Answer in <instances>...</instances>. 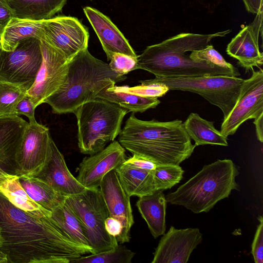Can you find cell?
I'll return each mask as SVG.
<instances>
[{
	"instance_id": "cell-1",
	"label": "cell",
	"mask_w": 263,
	"mask_h": 263,
	"mask_svg": "<svg viewBox=\"0 0 263 263\" xmlns=\"http://www.w3.org/2000/svg\"><path fill=\"white\" fill-rule=\"evenodd\" d=\"M51 212H27L0 193V250L8 263H71L92 253L51 218Z\"/></svg>"
},
{
	"instance_id": "cell-2",
	"label": "cell",
	"mask_w": 263,
	"mask_h": 263,
	"mask_svg": "<svg viewBox=\"0 0 263 263\" xmlns=\"http://www.w3.org/2000/svg\"><path fill=\"white\" fill-rule=\"evenodd\" d=\"M227 30L212 34L181 33L159 43L147 46L138 56V69L153 73L156 78L227 76L238 77L237 68H223L206 61H196L191 52L210 44L215 37L225 36Z\"/></svg>"
},
{
	"instance_id": "cell-3",
	"label": "cell",
	"mask_w": 263,
	"mask_h": 263,
	"mask_svg": "<svg viewBox=\"0 0 263 263\" xmlns=\"http://www.w3.org/2000/svg\"><path fill=\"white\" fill-rule=\"evenodd\" d=\"M118 141L132 154L156 164L179 165L192 155L196 147L181 120L144 121L134 114L127 119Z\"/></svg>"
},
{
	"instance_id": "cell-4",
	"label": "cell",
	"mask_w": 263,
	"mask_h": 263,
	"mask_svg": "<svg viewBox=\"0 0 263 263\" xmlns=\"http://www.w3.org/2000/svg\"><path fill=\"white\" fill-rule=\"evenodd\" d=\"M126 78L86 48L69 61L64 84L45 103L51 106L54 114L73 113L82 104L96 99L102 90Z\"/></svg>"
},
{
	"instance_id": "cell-5",
	"label": "cell",
	"mask_w": 263,
	"mask_h": 263,
	"mask_svg": "<svg viewBox=\"0 0 263 263\" xmlns=\"http://www.w3.org/2000/svg\"><path fill=\"white\" fill-rule=\"evenodd\" d=\"M237 167L230 159L218 160L204 165L175 191L165 196L166 202L181 205L195 214L207 213L232 191L239 190Z\"/></svg>"
},
{
	"instance_id": "cell-6",
	"label": "cell",
	"mask_w": 263,
	"mask_h": 263,
	"mask_svg": "<svg viewBox=\"0 0 263 263\" xmlns=\"http://www.w3.org/2000/svg\"><path fill=\"white\" fill-rule=\"evenodd\" d=\"M128 111L99 98L87 102L73 112L77 118L78 147L81 153L94 154L119 135Z\"/></svg>"
},
{
	"instance_id": "cell-7",
	"label": "cell",
	"mask_w": 263,
	"mask_h": 263,
	"mask_svg": "<svg viewBox=\"0 0 263 263\" xmlns=\"http://www.w3.org/2000/svg\"><path fill=\"white\" fill-rule=\"evenodd\" d=\"M65 202L82 223L92 254L117 247L116 238L110 235L105 228V221L109 214L99 187L86 189L79 194L67 196Z\"/></svg>"
},
{
	"instance_id": "cell-8",
	"label": "cell",
	"mask_w": 263,
	"mask_h": 263,
	"mask_svg": "<svg viewBox=\"0 0 263 263\" xmlns=\"http://www.w3.org/2000/svg\"><path fill=\"white\" fill-rule=\"evenodd\" d=\"M245 79L227 76L156 78L148 80L165 85L169 90L190 91L200 95L219 108L223 119L234 106Z\"/></svg>"
},
{
	"instance_id": "cell-9",
	"label": "cell",
	"mask_w": 263,
	"mask_h": 263,
	"mask_svg": "<svg viewBox=\"0 0 263 263\" xmlns=\"http://www.w3.org/2000/svg\"><path fill=\"white\" fill-rule=\"evenodd\" d=\"M40 40L24 39L14 50L0 49V81L23 85L28 89L34 83L42 62Z\"/></svg>"
},
{
	"instance_id": "cell-10",
	"label": "cell",
	"mask_w": 263,
	"mask_h": 263,
	"mask_svg": "<svg viewBox=\"0 0 263 263\" xmlns=\"http://www.w3.org/2000/svg\"><path fill=\"white\" fill-rule=\"evenodd\" d=\"M49 128L37 122H28L16 157V175L33 177L48 161L51 152Z\"/></svg>"
},
{
	"instance_id": "cell-11",
	"label": "cell",
	"mask_w": 263,
	"mask_h": 263,
	"mask_svg": "<svg viewBox=\"0 0 263 263\" xmlns=\"http://www.w3.org/2000/svg\"><path fill=\"white\" fill-rule=\"evenodd\" d=\"M40 41L42 62L34 83L26 92L35 107L45 103L63 85L69 62L59 50L45 39Z\"/></svg>"
},
{
	"instance_id": "cell-12",
	"label": "cell",
	"mask_w": 263,
	"mask_h": 263,
	"mask_svg": "<svg viewBox=\"0 0 263 263\" xmlns=\"http://www.w3.org/2000/svg\"><path fill=\"white\" fill-rule=\"evenodd\" d=\"M253 69L245 79L237 101L221 124L220 132L226 137L234 135L248 120L255 119L263 113V70Z\"/></svg>"
},
{
	"instance_id": "cell-13",
	"label": "cell",
	"mask_w": 263,
	"mask_h": 263,
	"mask_svg": "<svg viewBox=\"0 0 263 263\" xmlns=\"http://www.w3.org/2000/svg\"><path fill=\"white\" fill-rule=\"evenodd\" d=\"M42 28V39L59 50L68 61L88 48V29L76 17L57 16L43 20Z\"/></svg>"
},
{
	"instance_id": "cell-14",
	"label": "cell",
	"mask_w": 263,
	"mask_h": 263,
	"mask_svg": "<svg viewBox=\"0 0 263 263\" xmlns=\"http://www.w3.org/2000/svg\"><path fill=\"white\" fill-rule=\"evenodd\" d=\"M125 149L114 140L99 152L85 157L78 167V181L87 189L98 188L105 176L126 159Z\"/></svg>"
},
{
	"instance_id": "cell-15",
	"label": "cell",
	"mask_w": 263,
	"mask_h": 263,
	"mask_svg": "<svg viewBox=\"0 0 263 263\" xmlns=\"http://www.w3.org/2000/svg\"><path fill=\"white\" fill-rule=\"evenodd\" d=\"M99 189L109 216L116 218L121 224V233L116 237L118 243L129 242L130 229L134 223L130 197L123 189L115 170L105 175Z\"/></svg>"
},
{
	"instance_id": "cell-16",
	"label": "cell",
	"mask_w": 263,
	"mask_h": 263,
	"mask_svg": "<svg viewBox=\"0 0 263 263\" xmlns=\"http://www.w3.org/2000/svg\"><path fill=\"white\" fill-rule=\"evenodd\" d=\"M162 235L152 263H186L202 240V234L198 228L177 229L171 226Z\"/></svg>"
},
{
	"instance_id": "cell-17",
	"label": "cell",
	"mask_w": 263,
	"mask_h": 263,
	"mask_svg": "<svg viewBox=\"0 0 263 263\" xmlns=\"http://www.w3.org/2000/svg\"><path fill=\"white\" fill-rule=\"evenodd\" d=\"M263 12L256 14L254 21L244 27L227 45L226 52L236 59L246 72L260 68L263 53L259 47V37H262Z\"/></svg>"
},
{
	"instance_id": "cell-18",
	"label": "cell",
	"mask_w": 263,
	"mask_h": 263,
	"mask_svg": "<svg viewBox=\"0 0 263 263\" xmlns=\"http://www.w3.org/2000/svg\"><path fill=\"white\" fill-rule=\"evenodd\" d=\"M83 11L97 34L108 61L115 53L138 57L127 40L109 17L90 7H84Z\"/></svg>"
},
{
	"instance_id": "cell-19",
	"label": "cell",
	"mask_w": 263,
	"mask_h": 263,
	"mask_svg": "<svg viewBox=\"0 0 263 263\" xmlns=\"http://www.w3.org/2000/svg\"><path fill=\"white\" fill-rule=\"evenodd\" d=\"M65 196L79 194L87 188L82 185L68 170L64 156L53 140L49 158L36 176Z\"/></svg>"
},
{
	"instance_id": "cell-20",
	"label": "cell",
	"mask_w": 263,
	"mask_h": 263,
	"mask_svg": "<svg viewBox=\"0 0 263 263\" xmlns=\"http://www.w3.org/2000/svg\"><path fill=\"white\" fill-rule=\"evenodd\" d=\"M28 122L18 116L0 117V166L16 175V157Z\"/></svg>"
},
{
	"instance_id": "cell-21",
	"label": "cell",
	"mask_w": 263,
	"mask_h": 263,
	"mask_svg": "<svg viewBox=\"0 0 263 263\" xmlns=\"http://www.w3.org/2000/svg\"><path fill=\"white\" fill-rule=\"evenodd\" d=\"M136 205L154 238L163 235L166 230V200L163 191L157 190L139 197Z\"/></svg>"
},
{
	"instance_id": "cell-22",
	"label": "cell",
	"mask_w": 263,
	"mask_h": 263,
	"mask_svg": "<svg viewBox=\"0 0 263 263\" xmlns=\"http://www.w3.org/2000/svg\"><path fill=\"white\" fill-rule=\"evenodd\" d=\"M13 16L21 19L43 21L60 11L67 0H6Z\"/></svg>"
},
{
	"instance_id": "cell-23",
	"label": "cell",
	"mask_w": 263,
	"mask_h": 263,
	"mask_svg": "<svg viewBox=\"0 0 263 263\" xmlns=\"http://www.w3.org/2000/svg\"><path fill=\"white\" fill-rule=\"evenodd\" d=\"M115 171L123 189L130 197H142L156 191L153 171L138 168L124 163Z\"/></svg>"
},
{
	"instance_id": "cell-24",
	"label": "cell",
	"mask_w": 263,
	"mask_h": 263,
	"mask_svg": "<svg viewBox=\"0 0 263 263\" xmlns=\"http://www.w3.org/2000/svg\"><path fill=\"white\" fill-rule=\"evenodd\" d=\"M43 21H32L12 17L0 35L1 47L6 51L14 50L21 41L35 37L39 40L44 35Z\"/></svg>"
},
{
	"instance_id": "cell-25",
	"label": "cell",
	"mask_w": 263,
	"mask_h": 263,
	"mask_svg": "<svg viewBox=\"0 0 263 263\" xmlns=\"http://www.w3.org/2000/svg\"><path fill=\"white\" fill-rule=\"evenodd\" d=\"M20 182L27 195L35 203L50 212L63 204L66 196L35 177H19Z\"/></svg>"
},
{
	"instance_id": "cell-26",
	"label": "cell",
	"mask_w": 263,
	"mask_h": 263,
	"mask_svg": "<svg viewBox=\"0 0 263 263\" xmlns=\"http://www.w3.org/2000/svg\"><path fill=\"white\" fill-rule=\"evenodd\" d=\"M183 125L196 146L206 144L228 145V137L215 128L214 122L203 119L198 114L191 112Z\"/></svg>"
},
{
	"instance_id": "cell-27",
	"label": "cell",
	"mask_w": 263,
	"mask_h": 263,
	"mask_svg": "<svg viewBox=\"0 0 263 263\" xmlns=\"http://www.w3.org/2000/svg\"><path fill=\"white\" fill-rule=\"evenodd\" d=\"M97 98L116 104L128 111L143 112L157 106L160 101L157 98L146 97L122 91L114 85L102 90Z\"/></svg>"
},
{
	"instance_id": "cell-28",
	"label": "cell",
	"mask_w": 263,
	"mask_h": 263,
	"mask_svg": "<svg viewBox=\"0 0 263 263\" xmlns=\"http://www.w3.org/2000/svg\"><path fill=\"white\" fill-rule=\"evenodd\" d=\"M0 193L12 204L27 212H47L33 201L22 187L19 177L5 172L0 166Z\"/></svg>"
},
{
	"instance_id": "cell-29",
	"label": "cell",
	"mask_w": 263,
	"mask_h": 263,
	"mask_svg": "<svg viewBox=\"0 0 263 263\" xmlns=\"http://www.w3.org/2000/svg\"><path fill=\"white\" fill-rule=\"evenodd\" d=\"M51 218L73 241L89 247L82 223L65 202L51 212Z\"/></svg>"
},
{
	"instance_id": "cell-30",
	"label": "cell",
	"mask_w": 263,
	"mask_h": 263,
	"mask_svg": "<svg viewBox=\"0 0 263 263\" xmlns=\"http://www.w3.org/2000/svg\"><path fill=\"white\" fill-rule=\"evenodd\" d=\"M28 90L23 85L0 81V117L15 115L16 106Z\"/></svg>"
},
{
	"instance_id": "cell-31",
	"label": "cell",
	"mask_w": 263,
	"mask_h": 263,
	"mask_svg": "<svg viewBox=\"0 0 263 263\" xmlns=\"http://www.w3.org/2000/svg\"><path fill=\"white\" fill-rule=\"evenodd\" d=\"M135 253L126 247L118 245L109 251L82 256L71 263H130Z\"/></svg>"
},
{
	"instance_id": "cell-32",
	"label": "cell",
	"mask_w": 263,
	"mask_h": 263,
	"mask_svg": "<svg viewBox=\"0 0 263 263\" xmlns=\"http://www.w3.org/2000/svg\"><path fill=\"white\" fill-rule=\"evenodd\" d=\"M184 171L179 165L173 164H157L153 171L154 183L157 190L171 189L180 182Z\"/></svg>"
},
{
	"instance_id": "cell-33",
	"label": "cell",
	"mask_w": 263,
	"mask_h": 263,
	"mask_svg": "<svg viewBox=\"0 0 263 263\" xmlns=\"http://www.w3.org/2000/svg\"><path fill=\"white\" fill-rule=\"evenodd\" d=\"M140 84L134 86H118L122 90L132 94L146 97L158 98L166 94L169 89L164 85L153 83L148 80L140 81Z\"/></svg>"
},
{
	"instance_id": "cell-34",
	"label": "cell",
	"mask_w": 263,
	"mask_h": 263,
	"mask_svg": "<svg viewBox=\"0 0 263 263\" xmlns=\"http://www.w3.org/2000/svg\"><path fill=\"white\" fill-rule=\"evenodd\" d=\"M190 57L196 61H206L223 68L236 69L232 64L227 62L222 55L211 44L202 49L193 51Z\"/></svg>"
},
{
	"instance_id": "cell-35",
	"label": "cell",
	"mask_w": 263,
	"mask_h": 263,
	"mask_svg": "<svg viewBox=\"0 0 263 263\" xmlns=\"http://www.w3.org/2000/svg\"><path fill=\"white\" fill-rule=\"evenodd\" d=\"M108 65L111 70L117 74L125 76L129 72L138 69V57L115 53L112 55Z\"/></svg>"
},
{
	"instance_id": "cell-36",
	"label": "cell",
	"mask_w": 263,
	"mask_h": 263,
	"mask_svg": "<svg viewBox=\"0 0 263 263\" xmlns=\"http://www.w3.org/2000/svg\"><path fill=\"white\" fill-rule=\"evenodd\" d=\"M259 224L257 227L252 244L251 253L255 263L263 262V217L258 218Z\"/></svg>"
},
{
	"instance_id": "cell-37",
	"label": "cell",
	"mask_w": 263,
	"mask_h": 263,
	"mask_svg": "<svg viewBox=\"0 0 263 263\" xmlns=\"http://www.w3.org/2000/svg\"><path fill=\"white\" fill-rule=\"evenodd\" d=\"M35 107L31 97L26 95L18 102L15 109V114L16 116L24 115L29 119V122H34V110Z\"/></svg>"
},
{
	"instance_id": "cell-38",
	"label": "cell",
	"mask_w": 263,
	"mask_h": 263,
	"mask_svg": "<svg viewBox=\"0 0 263 263\" xmlns=\"http://www.w3.org/2000/svg\"><path fill=\"white\" fill-rule=\"evenodd\" d=\"M123 163L136 168L149 171H153L157 165L153 161L136 154H133V156L126 159Z\"/></svg>"
},
{
	"instance_id": "cell-39",
	"label": "cell",
	"mask_w": 263,
	"mask_h": 263,
	"mask_svg": "<svg viewBox=\"0 0 263 263\" xmlns=\"http://www.w3.org/2000/svg\"><path fill=\"white\" fill-rule=\"evenodd\" d=\"M13 17V11L6 0H0V35L8 23Z\"/></svg>"
},
{
	"instance_id": "cell-40",
	"label": "cell",
	"mask_w": 263,
	"mask_h": 263,
	"mask_svg": "<svg viewBox=\"0 0 263 263\" xmlns=\"http://www.w3.org/2000/svg\"><path fill=\"white\" fill-rule=\"evenodd\" d=\"M105 228L110 235L116 238L121 233L122 226L119 221L109 216L105 221Z\"/></svg>"
},
{
	"instance_id": "cell-41",
	"label": "cell",
	"mask_w": 263,
	"mask_h": 263,
	"mask_svg": "<svg viewBox=\"0 0 263 263\" xmlns=\"http://www.w3.org/2000/svg\"><path fill=\"white\" fill-rule=\"evenodd\" d=\"M248 12L257 14L263 12V0H242Z\"/></svg>"
},
{
	"instance_id": "cell-42",
	"label": "cell",
	"mask_w": 263,
	"mask_h": 263,
	"mask_svg": "<svg viewBox=\"0 0 263 263\" xmlns=\"http://www.w3.org/2000/svg\"><path fill=\"white\" fill-rule=\"evenodd\" d=\"M253 124L255 125L257 139L263 142V113L254 119Z\"/></svg>"
},
{
	"instance_id": "cell-43",
	"label": "cell",
	"mask_w": 263,
	"mask_h": 263,
	"mask_svg": "<svg viewBox=\"0 0 263 263\" xmlns=\"http://www.w3.org/2000/svg\"><path fill=\"white\" fill-rule=\"evenodd\" d=\"M0 263H8V259L6 254L0 250Z\"/></svg>"
},
{
	"instance_id": "cell-44",
	"label": "cell",
	"mask_w": 263,
	"mask_h": 263,
	"mask_svg": "<svg viewBox=\"0 0 263 263\" xmlns=\"http://www.w3.org/2000/svg\"><path fill=\"white\" fill-rule=\"evenodd\" d=\"M1 48V41H0V49Z\"/></svg>"
},
{
	"instance_id": "cell-45",
	"label": "cell",
	"mask_w": 263,
	"mask_h": 263,
	"mask_svg": "<svg viewBox=\"0 0 263 263\" xmlns=\"http://www.w3.org/2000/svg\"><path fill=\"white\" fill-rule=\"evenodd\" d=\"M0 244H1V240H0Z\"/></svg>"
}]
</instances>
